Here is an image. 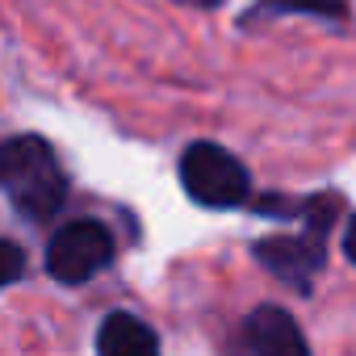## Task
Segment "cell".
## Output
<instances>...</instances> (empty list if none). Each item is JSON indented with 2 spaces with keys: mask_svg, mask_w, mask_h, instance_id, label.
I'll list each match as a JSON object with an SVG mask.
<instances>
[{
  "mask_svg": "<svg viewBox=\"0 0 356 356\" xmlns=\"http://www.w3.org/2000/svg\"><path fill=\"white\" fill-rule=\"evenodd\" d=\"M260 13H310V17H348V0H260Z\"/></svg>",
  "mask_w": 356,
  "mask_h": 356,
  "instance_id": "52a82bcc",
  "label": "cell"
},
{
  "mask_svg": "<svg viewBox=\"0 0 356 356\" xmlns=\"http://www.w3.org/2000/svg\"><path fill=\"white\" fill-rule=\"evenodd\" d=\"M343 214V197L339 193H323V197H306L298 202L293 218L302 222L298 235H273L264 243H256V260L285 285H293L298 293H310V281L323 273L327 264V239L335 218Z\"/></svg>",
  "mask_w": 356,
  "mask_h": 356,
  "instance_id": "6da1fadb",
  "label": "cell"
},
{
  "mask_svg": "<svg viewBox=\"0 0 356 356\" xmlns=\"http://www.w3.org/2000/svg\"><path fill=\"white\" fill-rule=\"evenodd\" d=\"M113 231L105 222H92V218H80V222H67L55 231V239L47 243V273L63 285H80V281H92L101 268L113 264Z\"/></svg>",
  "mask_w": 356,
  "mask_h": 356,
  "instance_id": "277c9868",
  "label": "cell"
},
{
  "mask_svg": "<svg viewBox=\"0 0 356 356\" xmlns=\"http://www.w3.org/2000/svg\"><path fill=\"white\" fill-rule=\"evenodd\" d=\"M97 352L101 356H159V339L138 314L113 310L97 331Z\"/></svg>",
  "mask_w": 356,
  "mask_h": 356,
  "instance_id": "8992f818",
  "label": "cell"
},
{
  "mask_svg": "<svg viewBox=\"0 0 356 356\" xmlns=\"http://www.w3.org/2000/svg\"><path fill=\"white\" fill-rule=\"evenodd\" d=\"M181 185L185 193L206 206V210H231V206H243L248 193H252V181H248V168L222 151L218 143H193L185 155H181Z\"/></svg>",
  "mask_w": 356,
  "mask_h": 356,
  "instance_id": "3957f363",
  "label": "cell"
},
{
  "mask_svg": "<svg viewBox=\"0 0 356 356\" xmlns=\"http://www.w3.org/2000/svg\"><path fill=\"white\" fill-rule=\"evenodd\" d=\"M0 189L13 197L22 214L47 222L67 202V172L55 147L38 134H17L0 147Z\"/></svg>",
  "mask_w": 356,
  "mask_h": 356,
  "instance_id": "7a4b0ae2",
  "label": "cell"
},
{
  "mask_svg": "<svg viewBox=\"0 0 356 356\" xmlns=\"http://www.w3.org/2000/svg\"><path fill=\"white\" fill-rule=\"evenodd\" d=\"M176 5H193V9H214V5H222V0H176Z\"/></svg>",
  "mask_w": 356,
  "mask_h": 356,
  "instance_id": "9c48e42d",
  "label": "cell"
},
{
  "mask_svg": "<svg viewBox=\"0 0 356 356\" xmlns=\"http://www.w3.org/2000/svg\"><path fill=\"white\" fill-rule=\"evenodd\" d=\"M243 331H248V343H252L256 356H310V348L302 339V327L281 306H256L248 314Z\"/></svg>",
  "mask_w": 356,
  "mask_h": 356,
  "instance_id": "5b68a950",
  "label": "cell"
},
{
  "mask_svg": "<svg viewBox=\"0 0 356 356\" xmlns=\"http://www.w3.org/2000/svg\"><path fill=\"white\" fill-rule=\"evenodd\" d=\"M26 277V252L13 239H0V289Z\"/></svg>",
  "mask_w": 356,
  "mask_h": 356,
  "instance_id": "ba28073f",
  "label": "cell"
}]
</instances>
